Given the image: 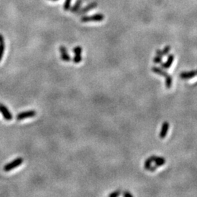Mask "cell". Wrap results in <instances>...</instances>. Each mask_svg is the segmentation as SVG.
Returning a JSON list of instances; mask_svg holds the SVG:
<instances>
[{"instance_id":"obj_1","label":"cell","mask_w":197,"mask_h":197,"mask_svg":"<svg viewBox=\"0 0 197 197\" xmlns=\"http://www.w3.org/2000/svg\"><path fill=\"white\" fill-rule=\"evenodd\" d=\"M104 18V15L103 14L97 13L92 15H85L81 18V21L83 23H88L90 21H102Z\"/></svg>"},{"instance_id":"obj_2","label":"cell","mask_w":197,"mask_h":197,"mask_svg":"<svg viewBox=\"0 0 197 197\" xmlns=\"http://www.w3.org/2000/svg\"><path fill=\"white\" fill-rule=\"evenodd\" d=\"M23 161H24V159H23L22 158H21V157H19V158H17L16 159L13 160V161L10 162L9 164L5 165L3 170H4L5 172H9L10 170H14L15 168H16L17 167H19L20 165H21Z\"/></svg>"},{"instance_id":"obj_3","label":"cell","mask_w":197,"mask_h":197,"mask_svg":"<svg viewBox=\"0 0 197 197\" xmlns=\"http://www.w3.org/2000/svg\"><path fill=\"white\" fill-rule=\"evenodd\" d=\"M37 113L36 111L34 110H29L26 111V112H22L21 113H18L16 116V119L18 121H21L23 119H25V118H32V117H34L36 116Z\"/></svg>"},{"instance_id":"obj_4","label":"cell","mask_w":197,"mask_h":197,"mask_svg":"<svg viewBox=\"0 0 197 197\" xmlns=\"http://www.w3.org/2000/svg\"><path fill=\"white\" fill-rule=\"evenodd\" d=\"M0 112L2 113L4 118L5 120H7V121H11L13 119V116L10 113L8 108L5 107L4 104L2 103H0Z\"/></svg>"},{"instance_id":"obj_5","label":"cell","mask_w":197,"mask_h":197,"mask_svg":"<svg viewBox=\"0 0 197 197\" xmlns=\"http://www.w3.org/2000/svg\"><path fill=\"white\" fill-rule=\"evenodd\" d=\"M97 7V2H91L90 4H88L87 6H85V8H82L81 10H78L77 13H78V15H83V14H85L88 12H89L90 10H91L92 9H94Z\"/></svg>"},{"instance_id":"obj_6","label":"cell","mask_w":197,"mask_h":197,"mask_svg":"<svg viewBox=\"0 0 197 197\" xmlns=\"http://www.w3.org/2000/svg\"><path fill=\"white\" fill-rule=\"evenodd\" d=\"M59 51L61 53V59H62L64 62H69L71 60L70 56L67 53V49L64 46H61L59 48Z\"/></svg>"},{"instance_id":"obj_7","label":"cell","mask_w":197,"mask_h":197,"mask_svg":"<svg viewBox=\"0 0 197 197\" xmlns=\"http://www.w3.org/2000/svg\"><path fill=\"white\" fill-rule=\"evenodd\" d=\"M169 127H170V124H169L168 122H164L162 125L161 127V132H160L159 137L161 139H164L166 137V136L167 135V132H168Z\"/></svg>"},{"instance_id":"obj_8","label":"cell","mask_w":197,"mask_h":197,"mask_svg":"<svg viewBox=\"0 0 197 197\" xmlns=\"http://www.w3.org/2000/svg\"><path fill=\"white\" fill-rule=\"evenodd\" d=\"M5 40L3 36L0 34V62L2 60L3 55L5 53Z\"/></svg>"},{"instance_id":"obj_9","label":"cell","mask_w":197,"mask_h":197,"mask_svg":"<svg viewBox=\"0 0 197 197\" xmlns=\"http://www.w3.org/2000/svg\"><path fill=\"white\" fill-rule=\"evenodd\" d=\"M173 61H174V55L173 54H171V55L169 56L168 59H167L166 63H164V64L161 63V67L164 68V69H168V68H170L171 67Z\"/></svg>"},{"instance_id":"obj_10","label":"cell","mask_w":197,"mask_h":197,"mask_svg":"<svg viewBox=\"0 0 197 197\" xmlns=\"http://www.w3.org/2000/svg\"><path fill=\"white\" fill-rule=\"evenodd\" d=\"M196 75H197V71H191V72L181 73L180 78H183V79H188V78H191Z\"/></svg>"},{"instance_id":"obj_11","label":"cell","mask_w":197,"mask_h":197,"mask_svg":"<svg viewBox=\"0 0 197 197\" xmlns=\"http://www.w3.org/2000/svg\"><path fill=\"white\" fill-rule=\"evenodd\" d=\"M152 71L153 72L156 73V74H158V75H160L165 77V78H167V77L169 75L168 73H167V72H165L164 70H163V69H161V68H159V67H153Z\"/></svg>"},{"instance_id":"obj_12","label":"cell","mask_w":197,"mask_h":197,"mask_svg":"<svg viewBox=\"0 0 197 197\" xmlns=\"http://www.w3.org/2000/svg\"><path fill=\"white\" fill-rule=\"evenodd\" d=\"M82 2H83L82 0H77L75 4L73 5L72 8H70V11L72 12V13H77V12L79 10L80 8H81Z\"/></svg>"},{"instance_id":"obj_13","label":"cell","mask_w":197,"mask_h":197,"mask_svg":"<svg viewBox=\"0 0 197 197\" xmlns=\"http://www.w3.org/2000/svg\"><path fill=\"white\" fill-rule=\"evenodd\" d=\"M172 84V78L169 75L166 78V87L167 88H170Z\"/></svg>"},{"instance_id":"obj_14","label":"cell","mask_w":197,"mask_h":197,"mask_svg":"<svg viewBox=\"0 0 197 197\" xmlns=\"http://www.w3.org/2000/svg\"><path fill=\"white\" fill-rule=\"evenodd\" d=\"M153 161L152 159L151 158V157L150 158H148L147 160H146L145 162V169L147 170H149L150 167H151V163H152Z\"/></svg>"},{"instance_id":"obj_15","label":"cell","mask_w":197,"mask_h":197,"mask_svg":"<svg viewBox=\"0 0 197 197\" xmlns=\"http://www.w3.org/2000/svg\"><path fill=\"white\" fill-rule=\"evenodd\" d=\"M81 61H82L81 54H75V57L73 58V62L75 63V64H79Z\"/></svg>"},{"instance_id":"obj_16","label":"cell","mask_w":197,"mask_h":197,"mask_svg":"<svg viewBox=\"0 0 197 197\" xmlns=\"http://www.w3.org/2000/svg\"><path fill=\"white\" fill-rule=\"evenodd\" d=\"M71 2H72V0H65V2H64V9L65 11H67V10H69V9H70Z\"/></svg>"},{"instance_id":"obj_17","label":"cell","mask_w":197,"mask_h":197,"mask_svg":"<svg viewBox=\"0 0 197 197\" xmlns=\"http://www.w3.org/2000/svg\"><path fill=\"white\" fill-rule=\"evenodd\" d=\"M121 194V190H117V191L111 193L110 194H109V197H117V196H119Z\"/></svg>"},{"instance_id":"obj_18","label":"cell","mask_w":197,"mask_h":197,"mask_svg":"<svg viewBox=\"0 0 197 197\" xmlns=\"http://www.w3.org/2000/svg\"><path fill=\"white\" fill-rule=\"evenodd\" d=\"M153 62H154L155 64H161L162 62V57L160 56H157L153 59Z\"/></svg>"},{"instance_id":"obj_19","label":"cell","mask_w":197,"mask_h":197,"mask_svg":"<svg viewBox=\"0 0 197 197\" xmlns=\"http://www.w3.org/2000/svg\"><path fill=\"white\" fill-rule=\"evenodd\" d=\"M73 52H74L75 54H81L82 48L81 46H77L73 49Z\"/></svg>"},{"instance_id":"obj_20","label":"cell","mask_w":197,"mask_h":197,"mask_svg":"<svg viewBox=\"0 0 197 197\" xmlns=\"http://www.w3.org/2000/svg\"><path fill=\"white\" fill-rule=\"evenodd\" d=\"M170 49H171V47L169 46V45H167V46L165 47V48L163 49V50H162L164 56L167 55V54H168V53H169V51L170 50Z\"/></svg>"},{"instance_id":"obj_21","label":"cell","mask_w":197,"mask_h":197,"mask_svg":"<svg viewBox=\"0 0 197 197\" xmlns=\"http://www.w3.org/2000/svg\"><path fill=\"white\" fill-rule=\"evenodd\" d=\"M165 162H166V160H165V161H156V162H155V166H156V167H161V166H162V165L164 164Z\"/></svg>"},{"instance_id":"obj_22","label":"cell","mask_w":197,"mask_h":197,"mask_svg":"<svg viewBox=\"0 0 197 197\" xmlns=\"http://www.w3.org/2000/svg\"><path fill=\"white\" fill-rule=\"evenodd\" d=\"M123 196L124 197H133V195L129 192H128V191H125V192L123 193Z\"/></svg>"},{"instance_id":"obj_23","label":"cell","mask_w":197,"mask_h":197,"mask_svg":"<svg viewBox=\"0 0 197 197\" xmlns=\"http://www.w3.org/2000/svg\"><path fill=\"white\" fill-rule=\"evenodd\" d=\"M156 55L157 56H163L164 54H163V52H162V50H156Z\"/></svg>"},{"instance_id":"obj_24","label":"cell","mask_w":197,"mask_h":197,"mask_svg":"<svg viewBox=\"0 0 197 197\" xmlns=\"http://www.w3.org/2000/svg\"><path fill=\"white\" fill-rule=\"evenodd\" d=\"M52 1H58V0H52Z\"/></svg>"}]
</instances>
